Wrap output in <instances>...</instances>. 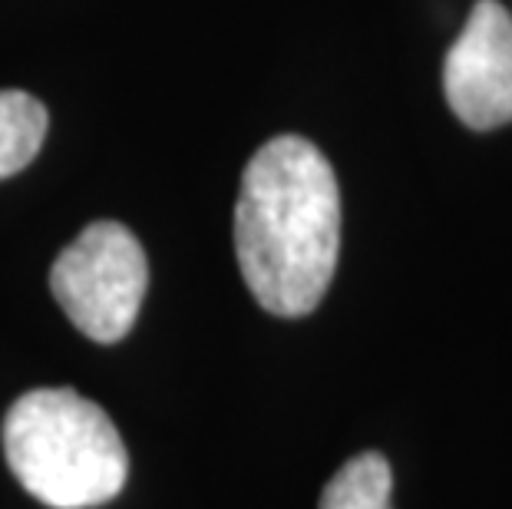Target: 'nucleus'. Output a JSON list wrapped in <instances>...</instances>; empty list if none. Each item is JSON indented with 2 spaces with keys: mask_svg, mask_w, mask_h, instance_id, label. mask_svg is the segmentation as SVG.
I'll return each mask as SVG.
<instances>
[{
  "mask_svg": "<svg viewBox=\"0 0 512 509\" xmlns=\"http://www.w3.org/2000/svg\"><path fill=\"white\" fill-rule=\"evenodd\" d=\"M341 252V189L331 162L301 136H275L248 159L235 202V255L252 298L304 318L331 288Z\"/></svg>",
  "mask_w": 512,
  "mask_h": 509,
  "instance_id": "nucleus-1",
  "label": "nucleus"
},
{
  "mask_svg": "<svg viewBox=\"0 0 512 509\" xmlns=\"http://www.w3.org/2000/svg\"><path fill=\"white\" fill-rule=\"evenodd\" d=\"M4 457L14 480L50 509L116 500L129 453L110 414L70 387L20 394L4 417Z\"/></svg>",
  "mask_w": 512,
  "mask_h": 509,
  "instance_id": "nucleus-2",
  "label": "nucleus"
},
{
  "mask_svg": "<svg viewBox=\"0 0 512 509\" xmlns=\"http://www.w3.org/2000/svg\"><path fill=\"white\" fill-rule=\"evenodd\" d=\"M149 288V262L139 238L119 222H93L57 255L50 291L80 334L96 344L123 341Z\"/></svg>",
  "mask_w": 512,
  "mask_h": 509,
  "instance_id": "nucleus-3",
  "label": "nucleus"
},
{
  "mask_svg": "<svg viewBox=\"0 0 512 509\" xmlns=\"http://www.w3.org/2000/svg\"><path fill=\"white\" fill-rule=\"evenodd\" d=\"M450 110L470 129L512 123V14L499 0H476L443 63Z\"/></svg>",
  "mask_w": 512,
  "mask_h": 509,
  "instance_id": "nucleus-4",
  "label": "nucleus"
},
{
  "mask_svg": "<svg viewBox=\"0 0 512 509\" xmlns=\"http://www.w3.org/2000/svg\"><path fill=\"white\" fill-rule=\"evenodd\" d=\"M50 116L37 96L24 90H0V179L17 176L37 159L47 139Z\"/></svg>",
  "mask_w": 512,
  "mask_h": 509,
  "instance_id": "nucleus-5",
  "label": "nucleus"
},
{
  "mask_svg": "<svg viewBox=\"0 0 512 509\" xmlns=\"http://www.w3.org/2000/svg\"><path fill=\"white\" fill-rule=\"evenodd\" d=\"M394 470L384 453H357L337 470L321 493L318 509H394Z\"/></svg>",
  "mask_w": 512,
  "mask_h": 509,
  "instance_id": "nucleus-6",
  "label": "nucleus"
}]
</instances>
